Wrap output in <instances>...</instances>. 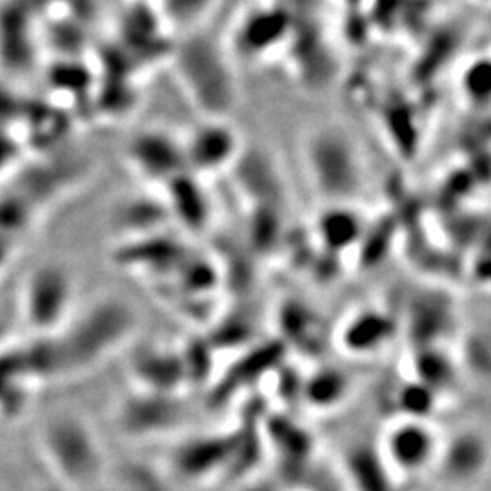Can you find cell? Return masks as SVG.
Instances as JSON below:
<instances>
[{
  "instance_id": "cell-13",
  "label": "cell",
  "mask_w": 491,
  "mask_h": 491,
  "mask_svg": "<svg viewBox=\"0 0 491 491\" xmlns=\"http://www.w3.org/2000/svg\"><path fill=\"white\" fill-rule=\"evenodd\" d=\"M319 231L330 246L340 248V246L351 244L360 235V224L353 211L337 204L321 219Z\"/></svg>"
},
{
  "instance_id": "cell-15",
  "label": "cell",
  "mask_w": 491,
  "mask_h": 491,
  "mask_svg": "<svg viewBox=\"0 0 491 491\" xmlns=\"http://www.w3.org/2000/svg\"><path fill=\"white\" fill-rule=\"evenodd\" d=\"M478 443L475 437H466V439H459V443L453 446L452 455L448 459L450 468L461 477L469 475L475 471V468H478Z\"/></svg>"
},
{
  "instance_id": "cell-3",
  "label": "cell",
  "mask_w": 491,
  "mask_h": 491,
  "mask_svg": "<svg viewBox=\"0 0 491 491\" xmlns=\"http://www.w3.org/2000/svg\"><path fill=\"white\" fill-rule=\"evenodd\" d=\"M306 160L317 192L328 201L342 204L360 192V155L344 132L317 130L306 142Z\"/></svg>"
},
{
  "instance_id": "cell-16",
  "label": "cell",
  "mask_w": 491,
  "mask_h": 491,
  "mask_svg": "<svg viewBox=\"0 0 491 491\" xmlns=\"http://www.w3.org/2000/svg\"><path fill=\"white\" fill-rule=\"evenodd\" d=\"M17 153H19V148L13 142V139L0 134V173L6 171L12 166V162H15Z\"/></svg>"
},
{
  "instance_id": "cell-14",
  "label": "cell",
  "mask_w": 491,
  "mask_h": 491,
  "mask_svg": "<svg viewBox=\"0 0 491 491\" xmlns=\"http://www.w3.org/2000/svg\"><path fill=\"white\" fill-rule=\"evenodd\" d=\"M346 392V383L344 377H340L339 374H323L317 375L308 388V399L314 404L319 406H328V404H335L339 399H342Z\"/></svg>"
},
{
  "instance_id": "cell-10",
  "label": "cell",
  "mask_w": 491,
  "mask_h": 491,
  "mask_svg": "<svg viewBox=\"0 0 491 491\" xmlns=\"http://www.w3.org/2000/svg\"><path fill=\"white\" fill-rule=\"evenodd\" d=\"M134 375L144 384L148 393L173 395L180 386V381L186 377L184 362L162 349H144L134 358Z\"/></svg>"
},
{
  "instance_id": "cell-1",
  "label": "cell",
  "mask_w": 491,
  "mask_h": 491,
  "mask_svg": "<svg viewBox=\"0 0 491 491\" xmlns=\"http://www.w3.org/2000/svg\"><path fill=\"white\" fill-rule=\"evenodd\" d=\"M135 326L137 317L132 306L116 298L99 300L81 315L72 317L63 330L53 335L65 362L66 377L84 374L111 357L128 342Z\"/></svg>"
},
{
  "instance_id": "cell-11",
  "label": "cell",
  "mask_w": 491,
  "mask_h": 491,
  "mask_svg": "<svg viewBox=\"0 0 491 491\" xmlns=\"http://www.w3.org/2000/svg\"><path fill=\"white\" fill-rule=\"evenodd\" d=\"M168 188V206L169 211L190 229H202L210 219V202L202 184L190 173H180L169 182Z\"/></svg>"
},
{
  "instance_id": "cell-2",
  "label": "cell",
  "mask_w": 491,
  "mask_h": 491,
  "mask_svg": "<svg viewBox=\"0 0 491 491\" xmlns=\"http://www.w3.org/2000/svg\"><path fill=\"white\" fill-rule=\"evenodd\" d=\"M39 448L46 466L70 487L91 486L104 471V453L90 424L73 413H56L44 420Z\"/></svg>"
},
{
  "instance_id": "cell-7",
  "label": "cell",
  "mask_w": 491,
  "mask_h": 491,
  "mask_svg": "<svg viewBox=\"0 0 491 491\" xmlns=\"http://www.w3.org/2000/svg\"><path fill=\"white\" fill-rule=\"evenodd\" d=\"M182 60V73L190 79V88L195 86L201 79H204L194 90V93L201 99V102L215 104V108L226 104L233 91L229 79L231 75L226 70L222 58L211 49V46L197 42L186 49Z\"/></svg>"
},
{
  "instance_id": "cell-6",
  "label": "cell",
  "mask_w": 491,
  "mask_h": 491,
  "mask_svg": "<svg viewBox=\"0 0 491 491\" xmlns=\"http://www.w3.org/2000/svg\"><path fill=\"white\" fill-rule=\"evenodd\" d=\"M182 146L186 168L208 173L219 171L233 162L238 151V137L224 120L213 118L199 126Z\"/></svg>"
},
{
  "instance_id": "cell-12",
  "label": "cell",
  "mask_w": 491,
  "mask_h": 491,
  "mask_svg": "<svg viewBox=\"0 0 491 491\" xmlns=\"http://www.w3.org/2000/svg\"><path fill=\"white\" fill-rule=\"evenodd\" d=\"M392 337V324L379 314H362L353 319L342 335V342L351 351H370L381 348Z\"/></svg>"
},
{
  "instance_id": "cell-18",
  "label": "cell",
  "mask_w": 491,
  "mask_h": 491,
  "mask_svg": "<svg viewBox=\"0 0 491 491\" xmlns=\"http://www.w3.org/2000/svg\"><path fill=\"white\" fill-rule=\"evenodd\" d=\"M44 491H58V489H44Z\"/></svg>"
},
{
  "instance_id": "cell-9",
  "label": "cell",
  "mask_w": 491,
  "mask_h": 491,
  "mask_svg": "<svg viewBox=\"0 0 491 491\" xmlns=\"http://www.w3.org/2000/svg\"><path fill=\"white\" fill-rule=\"evenodd\" d=\"M180 408L173 401V395L141 393L128 399L120 408L118 420L126 434L146 435L164 432L178 422Z\"/></svg>"
},
{
  "instance_id": "cell-17",
  "label": "cell",
  "mask_w": 491,
  "mask_h": 491,
  "mask_svg": "<svg viewBox=\"0 0 491 491\" xmlns=\"http://www.w3.org/2000/svg\"><path fill=\"white\" fill-rule=\"evenodd\" d=\"M13 238L12 237H4L0 235V273L10 264V261L13 259Z\"/></svg>"
},
{
  "instance_id": "cell-4",
  "label": "cell",
  "mask_w": 491,
  "mask_h": 491,
  "mask_svg": "<svg viewBox=\"0 0 491 491\" xmlns=\"http://www.w3.org/2000/svg\"><path fill=\"white\" fill-rule=\"evenodd\" d=\"M75 288L66 268L46 264L35 270L21 293V314L35 337H53L63 330L73 310Z\"/></svg>"
},
{
  "instance_id": "cell-5",
  "label": "cell",
  "mask_w": 491,
  "mask_h": 491,
  "mask_svg": "<svg viewBox=\"0 0 491 491\" xmlns=\"http://www.w3.org/2000/svg\"><path fill=\"white\" fill-rule=\"evenodd\" d=\"M128 160L144 178L164 184L184 173L186 168L182 142L160 130L139 134L130 144Z\"/></svg>"
},
{
  "instance_id": "cell-8",
  "label": "cell",
  "mask_w": 491,
  "mask_h": 491,
  "mask_svg": "<svg viewBox=\"0 0 491 491\" xmlns=\"http://www.w3.org/2000/svg\"><path fill=\"white\" fill-rule=\"evenodd\" d=\"M435 435L422 420L406 418L393 426L386 437L390 462L406 473L422 471L435 455Z\"/></svg>"
}]
</instances>
